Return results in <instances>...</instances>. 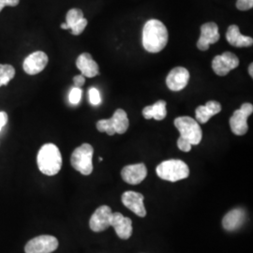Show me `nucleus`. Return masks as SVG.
<instances>
[{"instance_id":"obj_1","label":"nucleus","mask_w":253,"mask_h":253,"mask_svg":"<svg viewBox=\"0 0 253 253\" xmlns=\"http://www.w3.org/2000/svg\"><path fill=\"white\" fill-rule=\"evenodd\" d=\"M168 42V30L163 22L151 19L145 23L143 29V46L149 53L163 51Z\"/></svg>"},{"instance_id":"obj_2","label":"nucleus","mask_w":253,"mask_h":253,"mask_svg":"<svg viewBox=\"0 0 253 253\" xmlns=\"http://www.w3.org/2000/svg\"><path fill=\"white\" fill-rule=\"evenodd\" d=\"M40 171L48 176L57 174L62 167V156L58 147L54 144L43 145L37 156Z\"/></svg>"},{"instance_id":"obj_3","label":"nucleus","mask_w":253,"mask_h":253,"mask_svg":"<svg viewBox=\"0 0 253 253\" xmlns=\"http://www.w3.org/2000/svg\"><path fill=\"white\" fill-rule=\"evenodd\" d=\"M157 174L163 180L176 182L186 179L190 175V168L180 160H169L160 163L156 169Z\"/></svg>"},{"instance_id":"obj_4","label":"nucleus","mask_w":253,"mask_h":253,"mask_svg":"<svg viewBox=\"0 0 253 253\" xmlns=\"http://www.w3.org/2000/svg\"><path fill=\"white\" fill-rule=\"evenodd\" d=\"M93 146L89 144H83L77 147L71 158L73 168L84 175H89L93 172Z\"/></svg>"},{"instance_id":"obj_5","label":"nucleus","mask_w":253,"mask_h":253,"mask_svg":"<svg viewBox=\"0 0 253 253\" xmlns=\"http://www.w3.org/2000/svg\"><path fill=\"white\" fill-rule=\"evenodd\" d=\"M178 129L180 137L189 141L192 145H199L203 138L202 128L199 123L190 117H179L175 118L173 122Z\"/></svg>"},{"instance_id":"obj_6","label":"nucleus","mask_w":253,"mask_h":253,"mask_svg":"<svg viewBox=\"0 0 253 253\" xmlns=\"http://www.w3.org/2000/svg\"><path fill=\"white\" fill-rule=\"evenodd\" d=\"M253 113L252 103H244L240 109L236 110L230 118V126L235 135H245L249 129L248 118Z\"/></svg>"},{"instance_id":"obj_7","label":"nucleus","mask_w":253,"mask_h":253,"mask_svg":"<svg viewBox=\"0 0 253 253\" xmlns=\"http://www.w3.org/2000/svg\"><path fill=\"white\" fill-rule=\"evenodd\" d=\"M58 248V240L52 235H40L32 238L25 247L26 253H52Z\"/></svg>"},{"instance_id":"obj_8","label":"nucleus","mask_w":253,"mask_h":253,"mask_svg":"<svg viewBox=\"0 0 253 253\" xmlns=\"http://www.w3.org/2000/svg\"><path fill=\"white\" fill-rule=\"evenodd\" d=\"M238 66V57L231 52H225L220 55H217L212 61V69L218 76H225Z\"/></svg>"},{"instance_id":"obj_9","label":"nucleus","mask_w":253,"mask_h":253,"mask_svg":"<svg viewBox=\"0 0 253 253\" xmlns=\"http://www.w3.org/2000/svg\"><path fill=\"white\" fill-rule=\"evenodd\" d=\"M112 209L107 206H101L93 213L89 220V227L93 232L100 233L111 227Z\"/></svg>"},{"instance_id":"obj_10","label":"nucleus","mask_w":253,"mask_h":253,"mask_svg":"<svg viewBox=\"0 0 253 253\" xmlns=\"http://www.w3.org/2000/svg\"><path fill=\"white\" fill-rule=\"evenodd\" d=\"M219 32L217 24L207 23L201 27V36L197 42V47L201 51H208L210 44H214L219 41Z\"/></svg>"},{"instance_id":"obj_11","label":"nucleus","mask_w":253,"mask_h":253,"mask_svg":"<svg viewBox=\"0 0 253 253\" xmlns=\"http://www.w3.org/2000/svg\"><path fill=\"white\" fill-rule=\"evenodd\" d=\"M48 55L42 51H37L29 54L23 63V68L29 75H36L42 73L48 64Z\"/></svg>"},{"instance_id":"obj_12","label":"nucleus","mask_w":253,"mask_h":253,"mask_svg":"<svg viewBox=\"0 0 253 253\" xmlns=\"http://www.w3.org/2000/svg\"><path fill=\"white\" fill-rule=\"evenodd\" d=\"M190 81V73L183 67H176L172 69L166 78V84L172 91L184 89Z\"/></svg>"},{"instance_id":"obj_13","label":"nucleus","mask_w":253,"mask_h":253,"mask_svg":"<svg viewBox=\"0 0 253 253\" xmlns=\"http://www.w3.org/2000/svg\"><path fill=\"white\" fill-rule=\"evenodd\" d=\"M121 200L123 205L137 216L141 217L146 216V210L144 205L145 198L143 194L129 190L123 193Z\"/></svg>"},{"instance_id":"obj_14","label":"nucleus","mask_w":253,"mask_h":253,"mask_svg":"<svg viewBox=\"0 0 253 253\" xmlns=\"http://www.w3.org/2000/svg\"><path fill=\"white\" fill-rule=\"evenodd\" d=\"M147 175V169L144 163H137L125 166L121 171L122 179L127 184L138 185L145 180Z\"/></svg>"},{"instance_id":"obj_15","label":"nucleus","mask_w":253,"mask_h":253,"mask_svg":"<svg viewBox=\"0 0 253 253\" xmlns=\"http://www.w3.org/2000/svg\"><path fill=\"white\" fill-rule=\"evenodd\" d=\"M111 226L114 227L117 235L121 239H128L132 235V221L129 217H124L121 213H113Z\"/></svg>"},{"instance_id":"obj_16","label":"nucleus","mask_w":253,"mask_h":253,"mask_svg":"<svg viewBox=\"0 0 253 253\" xmlns=\"http://www.w3.org/2000/svg\"><path fill=\"white\" fill-rule=\"evenodd\" d=\"M76 67L80 70L82 75L87 78L95 77L100 73L98 64L88 53H84L78 56L76 60Z\"/></svg>"},{"instance_id":"obj_17","label":"nucleus","mask_w":253,"mask_h":253,"mask_svg":"<svg viewBox=\"0 0 253 253\" xmlns=\"http://www.w3.org/2000/svg\"><path fill=\"white\" fill-rule=\"evenodd\" d=\"M246 212L241 208H235L228 212L222 219V226L228 232L238 230L244 224Z\"/></svg>"},{"instance_id":"obj_18","label":"nucleus","mask_w":253,"mask_h":253,"mask_svg":"<svg viewBox=\"0 0 253 253\" xmlns=\"http://www.w3.org/2000/svg\"><path fill=\"white\" fill-rule=\"evenodd\" d=\"M221 105L216 100H209L206 105H202L196 108L195 115L197 122L200 124H206L213 116L220 113Z\"/></svg>"},{"instance_id":"obj_19","label":"nucleus","mask_w":253,"mask_h":253,"mask_svg":"<svg viewBox=\"0 0 253 253\" xmlns=\"http://www.w3.org/2000/svg\"><path fill=\"white\" fill-rule=\"evenodd\" d=\"M227 42L232 46L242 48L253 46V40L252 37L244 36L240 33L239 27L236 25L230 26L226 32Z\"/></svg>"},{"instance_id":"obj_20","label":"nucleus","mask_w":253,"mask_h":253,"mask_svg":"<svg viewBox=\"0 0 253 253\" xmlns=\"http://www.w3.org/2000/svg\"><path fill=\"white\" fill-rule=\"evenodd\" d=\"M143 116L145 119L154 118L156 120H163L167 116L166 102L164 100H158L153 105L146 106L143 110Z\"/></svg>"},{"instance_id":"obj_21","label":"nucleus","mask_w":253,"mask_h":253,"mask_svg":"<svg viewBox=\"0 0 253 253\" xmlns=\"http://www.w3.org/2000/svg\"><path fill=\"white\" fill-rule=\"evenodd\" d=\"M110 120L116 133L118 134H124L129 126L126 113L122 109H118Z\"/></svg>"},{"instance_id":"obj_22","label":"nucleus","mask_w":253,"mask_h":253,"mask_svg":"<svg viewBox=\"0 0 253 253\" xmlns=\"http://www.w3.org/2000/svg\"><path fill=\"white\" fill-rule=\"evenodd\" d=\"M15 76V69L9 64H0V87L7 85Z\"/></svg>"},{"instance_id":"obj_23","label":"nucleus","mask_w":253,"mask_h":253,"mask_svg":"<svg viewBox=\"0 0 253 253\" xmlns=\"http://www.w3.org/2000/svg\"><path fill=\"white\" fill-rule=\"evenodd\" d=\"M82 18H84V13H83L81 9H70L67 13V16H66V24L68 25L69 29H71Z\"/></svg>"},{"instance_id":"obj_24","label":"nucleus","mask_w":253,"mask_h":253,"mask_svg":"<svg viewBox=\"0 0 253 253\" xmlns=\"http://www.w3.org/2000/svg\"><path fill=\"white\" fill-rule=\"evenodd\" d=\"M97 129L100 132H106L108 135L112 136L116 134V131L112 126V122L110 119H101L97 122Z\"/></svg>"},{"instance_id":"obj_25","label":"nucleus","mask_w":253,"mask_h":253,"mask_svg":"<svg viewBox=\"0 0 253 253\" xmlns=\"http://www.w3.org/2000/svg\"><path fill=\"white\" fill-rule=\"evenodd\" d=\"M87 26V20L85 18H82L79 22H77L71 29H72V34L78 36L83 33V31L85 29Z\"/></svg>"},{"instance_id":"obj_26","label":"nucleus","mask_w":253,"mask_h":253,"mask_svg":"<svg viewBox=\"0 0 253 253\" xmlns=\"http://www.w3.org/2000/svg\"><path fill=\"white\" fill-rule=\"evenodd\" d=\"M82 89L79 87H73V89L70 92V95H69V100L70 102L73 104V105H76L80 102V100L82 99Z\"/></svg>"},{"instance_id":"obj_27","label":"nucleus","mask_w":253,"mask_h":253,"mask_svg":"<svg viewBox=\"0 0 253 253\" xmlns=\"http://www.w3.org/2000/svg\"><path fill=\"white\" fill-rule=\"evenodd\" d=\"M88 95H89V100L92 105H99L101 103V98H100V91L98 90L95 87H92L88 91Z\"/></svg>"},{"instance_id":"obj_28","label":"nucleus","mask_w":253,"mask_h":253,"mask_svg":"<svg viewBox=\"0 0 253 253\" xmlns=\"http://www.w3.org/2000/svg\"><path fill=\"white\" fill-rule=\"evenodd\" d=\"M253 0H237L236 8L239 10H248L253 9Z\"/></svg>"},{"instance_id":"obj_29","label":"nucleus","mask_w":253,"mask_h":253,"mask_svg":"<svg viewBox=\"0 0 253 253\" xmlns=\"http://www.w3.org/2000/svg\"><path fill=\"white\" fill-rule=\"evenodd\" d=\"M177 146L180 149L181 151L183 152H190L191 150V146L192 145L190 144L189 141H187L186 139L179 137L177 140Z\"/></svg>"},{"instance_id":"obj_30","label":"nucleus","mask_w":253,"mask_h":253,"mask_svg":"<svg viewBox=\"0 0 253 253\" xmlns=\"http://www.w3.org/2000/svg\"><path fill=\"white\" fill-rule=\"evenodd\" d=\"M73 83H74V86L75 87H79L81 88V86H83L85 83V77L84 75H76L74 76L73 78Z\"/></svg>"},{"instance_id":"obj_31","label":"nucleus","mask_w":253,"mask_h":253,"mask_svg":"<svg viewBox=\"0 0 253 253\" xmlns=\"http://www.w3.org/2000/svg\"><path fill=\"white\" fill-rule=\"evenodd\" d=\"M9 117L8 114L6 112H0V131L2 130L3 126H6V124L8 123Z\"/></svg>"},{"instance_id":"obj_32","label":"nucleus","mask_w":253,"mask_h":253,"mask_svg":"<svg viewBox=\"0 0 253 253\" xmlns=\"http://www.w3.org/2000/svg\"><path fill=\"white\" fill-rule=\"evenodd\" d=\"M20 0H8V7H15L17 6Z\"/></svg>"},{"instance_id":"obj_33","label":"nucleus","mask_w":253,"mask_h":253,"mask_svg":"<svg viewBox=\"0 0 253 253\" xmlns=\"http://www.w3.org/2000/svg\"><path fill=\"white\" fill-rule=\"evenodd\" d=\"M7 6H8V0H0V12Z\"/></svg>"},{"instance_id":"obj_34","label":"nucleus","mask_w":253,"mask_h":253,"mask_svg":"<svg viewBox=\"0 0 253 253\" xmlns=\"http://www.w3.org/2000/svg\"><path fill=\"white\" fill-rule=\"evenodd\" d=\"M249 73L251 75V77H253V64L252 63L249 67Z\"/></svg>"},{"instance_id":"obj_35","label":"nucleus","mask_w":253,"mask_h":253,"mask_svg":"<svg viewBox=\"0 0 253 253\" xmlns=\"http://www.w3.org/2000/svg\"><path fill=\"white\" fill-rule=\"evenodd\" d=\"M61 28H62V29H69V27H68V25H67L66 23H64V24L61 25Z\"/></svg>"}]
</instances>
